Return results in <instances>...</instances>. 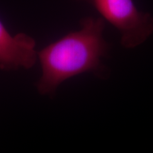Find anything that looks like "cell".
Wrapping results in <instances>:
<instances>
[{"label": "cell", "mask_w": 153, "mask_h": 153, "mask_svg": "<svg viewBox=\"0 0 153 153\" xmlns=\"http://www.w3.org/2000/svg\"><path fill=\"white\" fill-rule=\"evenodd\" d=\"M80 26L38 52L42 74L36 87L41 94H53L62 82L85 72L101 78L108 76L102 63L110 49L104 38V20L88 16L82 19Z\"/></svg>", "instance_id": "cell-1"}, {"label": "cell", "mask_w": 153, "mask_h": 153, "mask_svg": "<svg viewBox=\"0 0 153 153\" xmlns=\"http://www.w3.org/2000/svg\"><path fill=\"white\" fill-rule=\"evenodd\" d=\"M85 1L118 30L120 43L133 48L148 40L153 33V16L140 11L133 0H76Z\"/></svg>", "instance_id": "cell-2"}, {"label": "cell", "mask_w": 153, "mask_h": 153, "mask_svg": "<svg viewBox=\"0 0 153 153\" xmlns=\"http://www.w3.org/2000/svg\"><path fill=\"white\" fill-rule=\"evenodd\" d=\"M38 60L35 40L24 33L12 35L0 20V69L28 70Z\"/></svg>", "instance_id": "cell-3"}]
</instances>
